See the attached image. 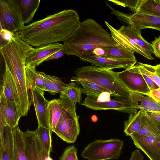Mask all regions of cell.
Instances as JSON below:
<instances>
[{
	"label": "cell",
	"instance_id": "1",
	"mask_svg": "<svg viewBox=\"0 0 160 160\" xmlns=\"http://www.w3.org/2000/svg\"><path fill=\"white\" fill-rule=\"evenodd\" d=\"M80 22L76 11L65 9L24 26L18 34L22 40L33 47L63 42Z\"/></svg>",
	"mask_w": 160,
	"mask_h": 160
},
{
	"label": "cell",
	"instance_id": "2",
	"mask_svg": "<svg viewBox=\"0 0 160 160\" xmlns=\"http://www.w3.org/2000/svg\"><path fill=\"white\" fill-rule=\"evenodd\" d=\"M65 54L79 57L82 53L101 47H112L118 44L112 36L92 18L80 22L63 42Z\"/></svg>",
	"mask_w": 160,
	"mask_h": 160
},
{
	"label": "cell",
	"instance_id": "3",
	"mask_svg": "<svg viewBox=\"0 0 160 160\" xmlns=\"http://www.w3.org/2000/svg\"><path fill=\"white\" fill-rule=\"evenodd\" d=\"M75 78L93 82L110 91L114 99L129 100V92L119 80L117 72L91 65L77 68Z\"/></svg>",
	"mask_w": 160,
	"mask_h": 160
},
{
	"label": "cell",
	"instance_id": "4",
	"mask_svg": "<svg viewBox=\"0 0 160 160\" xmlns=\"http://www.w3.org/2000/svg\"><path fill=\"white\" fill-rule=\"evenodd\" d=\"M104 22L110 31L112 38L118 44L146 59H154L152 56L153 49L152 45L142 37L141 30L131 25H122L117 29L107 21Z\"/></svg>",
	"mask_w": 160,
	"mask_h": 160
},
{
	"label": "cell",
	"instance_id": "5",
	"mask_svg": "<svg viewBox=\"0 0 160 160\" xmlns=\"http://www.w3.org/2000/svg\"><path fill=\"white\" fill-rule=\"evenodd\" d=\"M64 98L62 112L53 132L63 141L73 143L76 142L80 133L79 116L76 112V103L65 94Z\"/></svg>",
	"mask_w": 160,
	"mask_h": 160
},
{
	"label": "cell",
	"instance_id": "6",
	"mask_svg": "<svg viewBox=\"0 0 160 160\" xmlns=\"http://www.w3.org/2000/svg\"><path fill=\"white\" fill-rule=\"evenodd\" d=\"M123 144V141L118 138L96 139L85 147L81 156L88 160L117 159Z\"/></svg>",
	"mask_w": 160,
	"mask_h": 160
},
{
	"label": "cell",
	"instance_id": "7",
	"mask_svg": "<svg viewBox=\"0 0 160 160\" xmlns=\"http://www.w3.org/2000/svg\"><path fill=\"white\" fill-rule=\"evenodd\" d=\"M0 22L3 29L12 33L22 28L24 24L17 0H0Z\"/></svg>",
	"mask_w": 160,
	"mask_h": 160
},
{
	"label": "cell",
	"instance_id": "8",
	"mask_svg": "<svg viewBox=\"0 0 160 160\" xmlns=\"http://www.w3.org/2000/svg\"><path fill=\"white\" fill-rule=\"evenodd\" d=\"M111 96L100 98L87 95L81 104L94 110H114L129 114L137 111L130 101L126 100L111 99Z\"/></svg>",
	"mask_w": 160,
	"mask_h": 160
},
{
	"label": "cell",
	"instance_id": "9",
	"mask_svg": "<svg viewBox=\"0 0 160 160\" xmlns=\"http://www.w3.org/2000/svg\"><path fill=\"white\" fill-rule=\"evenodd\" d=\"M117 76L129 92L148 96L150 90L136 64L122 72H117Z\"/></svg>",
	"mask_w": 160,
	"mask_h": 160
},
{
	"label": "cell",
	"instance_id": "10",
	"mask_svg": "<svg viewBox=\"0 0 160 160\" xmlns=\"http://www.w3.org/2000/svg\"><path fill=\"white\" fill-rule=\"evenodd\" d=\"M79 58L84 62L91 63L92 65L101 68L112 70L116 68L125 69L134 66L137 60L113 59L97 56L92 52L82 53Z\"/></svg>",
	"mask_w": 160,
	"mask_h": 160
},
{
	"label": "cell",
	"instance_id": "11",
	"mask_svg": "<svg viewBox=\"0 0 160 160\" xmlns=\"http://www.w3.org/2000/svg\"><path fill=\"white\" fill-rule=\"evenodd\" d=\"M130 137L135 146L150 160H160V137L134 133Z\"/></svg>",
	"mask_w": 160,
	"mask_h": 160
},
{
	"label": "cell",
	"instance_id": "12",
	"mask_svg": "<svg viewBox=\"0 0 160 160\" xmlns=\"http://www.w3.org/2000/svg\"><path fill=\"white\" fill-rule=\"evenodd\" d=\"M64 49L63 45L59 42L36 47L29 51L25 65L36 68L52 54Z\"/></svg>",
	"mask_w": 160,
	"mask_h": 160
},
{
	"label": "cell",
	"instance_id": "13",
	"mask_svg": "<svg viewBox=\"0 0 160 160\" xmlns=\"http://www.w3.org/2000/svg\"><path fill=\"white\" fill-rule=\"evenodd\" d=\"M30 90L31 100L34 106L38 126L50 128L46 112L49 101L44 98V90L35 87Z\"/></svg>",
	"mask_w": 160,
	"mask_h": 160
},
{
	"label": "cell",
	"instance_id": "14",
	"mask_svg": "<svg viewBox=\"0 0 160 160\" xmlns=\"http://www.w3.org/2000/svg\"><path fill=\"white\" fill-rule=\"evenodd\" d=\"M128 25L140 30L149 28L160 30V16L139 11L128 15Z\"/></svg>",
	"mask_w": 160,
	"mask_h": 160
},
{
	"label": "cell",
	"instance_id": "15",
	"mask_svg": "<svg viewBox=\"0 0 160 160\" xmlns=\"http://www.w3.org/2000/svg\"><path fill=\"white\" fill-rule=\"evenodd\" d=\"M0 102L6 125L12 129L18 125L22 117L19 105L8 100L3 91L0 96Z\"/></svg>",
	"mask_w": 160,
	"mask_h": 160
},
{
	"label": "cell",
	"instance_id": "16",
	"mask_svg": "<svg viewBox=\"0 0 160 160\" xmlns=\"http://www.w3.org/2000/svg\"><path fill=\"white\" fill-rule=\"evenodd\" d=\"M65 102L64 94L60 93L58 99H53L49 102L46 112L49 128L53 132L63 111Z\"/></svg>",
	"mask_w": 160,
	"mask_h": 160
},
{
	"label": "cell",
	"instance_id": "17",
	"mask_svg": "<svg viewBox=\"0 0 160 160\" xmlns=\"http://www.w3.org/2000/svg\"><path fill=\"white\" fill-rule=\"evenodd\" d=\"M129 100L137 110L160 113V105L148 96L129 92Z\"/></svg>",
	"mask_w": 160,
	"mask_h": 160
},
{
	"label": "cell",
	"instance_id": "18",
	"mask_svg": "<svg viewBox=\"0 0 160 160\" xmlns=\"http://www.w3.org/2000/svg\"><path fill=\"white\" fill-rule=\"evenodd\" d=\"M13 138L12 160H26L22 132L17 125L11 129Z\"/></svg>",
	"mask_w": 160,
	"mask_h": 160
},
{
	"label": "cell",
	"instance_id": "19",
	"mask_svg": "<svg viewBox=\"0 0 160 160\" xmlns=\"http://www.w3.org/2000/svg\"><path fill=\"white\" fill-rule=\"evenodd\" d=\"M141 110V127L139 130L135 133L160 137V122L150 118L144 110Z\"/></svg>",
	"mask_w": 160,
	"mask_h": 160
},
{
	"label": "cell",
	"instance_id": "20",
	"mask_svg": "<svg viewBox=\"0 0 160 160\" xmlns=\"http://www.w3.org/2000/svg\"><path fill=\"white\" fill-rule=\"evenodd\" d=\"M2 76V91L4 95L9 101L19 104L16 86L11 71L6 64L5 71Z\"/></svg>",
	"mask_w": 160,
	"mask_h": 160
},
{
	"label": "cell",
	"instance_id": "21",
	"mask_svg": "<svg viewBox=\"0 0 160 160\" xmlns=\"http://www.w3.org/2000/svg\"><path fill=\"white\" fill-rule=\"evenodd\" d=\"M104 53L102 57L125 60H136L132 51L118 44L112 47H103Z\"/></svg>",
	"mask_w": 160,
	"mask_h": 160
},
{
	"label": "cell",
	"instance_id": "22",
	"mask_svg": "<svg viewBox=\"0 0 160 160\" xmlns=\"http://www.w3.org/2000/svg\"><path fill=\"white\" fill-rule=\"evenodd\" d=\"M40 1V0H17L24 24L28 23L32 20Z\"/></svg>",
	"mask_w": 160,
	"mask_h": 160
},
{
	"label": "cell",
	"instance_id": "23",
	"mask_svg": "<svg viewBox=\"0 0 160 160\" xmlns=\"http://www.w3.org/2000/svg\"><path fill=\"white\" fill-rule=\"evenodd\" d=\"M42 74L44 81L43 90L49 92L51 95L62 92L68 85L58 77L47 74L42 72Z\"/></svg>",
	"mask_w": 160,
	"mask_h": 160
},
{
	"label": "cell",
	"instance_id": "24",
	"mask_svg": "<svg viewBox=\"0 0 160 160\" xmlns=\"http://www.w3.org/2000/svg\"><path fill=\"white\" fill-rule=\"evenodd\" d=\"M26 78L28 88L29 90L33 87H35L43 90L44 81L42 72L38 71L36 68L25 66Z\"/></svg>",
	"mask_w": 160,
	"mask_h": 160
},
{
	"label": "cell",
	"instance_id": "25",
	"mask_svg": "<svg viewBox=\"0 0 160 160\" xmlns=\"http://www.w3.org/2000/svg\"><path fill=\"white\" fill-rule=\"evenodd\" d=\"M35 131H30L28 129L22 132L26 160H37V151Z\"/></svg>",
	"mask_w": 160,
	"mask_h": 160
},
{
	"label": "cell",
	"instance_id": "26",
	"mask_svg": "<svg viewBox=\"0 0 160 160\" xmlns=\"http://www.w3.org/2000/svg\"><path fill=\"white\" fill-rule=\"evenodd\" d=\"M73 79L78 83L82 86V93L87 95L98 97L103 93L109 92L112 94L111 92L95 83L84 79H79L73 77Z\"/></svg>",
	"mask_w": 160,
	"mask_h": 160
},
{
	"label": "cell",
	"instance_id": "27",
	"mask_svg": "<svg viewBox=\"0 0 160 160\" xmlns=\"http://www.w3.org/2000/svg\"><path fill=\"white\" fill-rule=\"evenodd\" d=\"M142 111H136L129 114L128 119L125 121L124 132L126 136H130L137 132L140 129Z\"/></svg>",
	"mask_w": 160,
	"mask_h": 160
},
{
	"label": "cell",
	"instance_id": "28",
	"mask_svg": "<svg viewBox=\"0 0 160 160\" xmlns=\"http://www.w3.org/2000/svg\"><path fill=\"white\" fill-rule=\"evenodd\" d=\"M140 72L151 79L160 87V64L153 66L138 62L136 64Z\"/></svg>",
	"mask_w": 160,
	"mask_h": 160
},
{
	"label": "cell",
	"instance_id": "29",
	"mask_svg": "<svg viewBox=\"0 0 160 160\" xmlns=\"http://www.w3.org/2000/svg\"><path fill=\"white\" fill-rule=\"evenodd\" d=\"M35 131L45 148L50 154L52 151V129L50 128L38 126Z\"/></svg>",
	"mask_w": 160,
	"mask_h": 160
},
{
	"label": "cell",
	"instance_id": "30",
	"mask_svg": "<svg viewBox=\"0 0 160 160\" xmlns=\"http://www.w3.org/2000/svg\"><path fill=\"white\" fill-rule=\"evenodd\" d=\"M4 147L2 160H12L13 152V138L11 129L5 127L4 132Z\"/></svg>",
	"mask_w": 160,
	"mask_h": 160
},
{
	"label": "cell",
	"instance_id": "31",
	"mask_svg": "<svg viewBox=\"0 0 160 160\" xmlns=\"http://www.w3.org/2000/svg\"><path fill=\"white\" fill-rule=\"evenodd\" d=\"M139 11L160 16V0H140Z\"/></svg>",
	"mask_w": 160,
	"mask_h": 160
},
{
	"label": "cell",
	"instance_id": "32",
	"mask_svg": "<svg viewBox=\"0 0 160 160\" xmlns=\"http://www.w3.org/2000/svg\"><path fill=\"white\" fill-rule=\"evenodd\" d=\"M62 92L73 102L81 104L82 89L75 82H72L68 83L67 87Z\"/></svg>",
	"mask_w": 160,
	"mask_h": 160
},
{
	"label": "cell",
	"instance_id": "33",
	"mask_svg": "<svg viewBox=\"0 0 160 160\" xmlns=\"http://www.w3.org/2000/svg\"><path fill=\"white\" fill-rule=\"evenodd\" d=\"M140 0H109L115 4L123 7H128L133 13L137 12Z\"/></svg>",
	"mask_w": 160,
	"mask_h": 160
},
{
	"label": "cell",
	"instance_id": "34",
	"mask_svg": "<svg viewBox=\"0 0 160 160\" xmlns=\"http://www.w3.org/2000/svg\"><path fill=\"white\" fill-rule=\"evenodd\" d=\"M77 149L73 145L65 148L59 160H78L77 155Z\"/></svg>",
	"mask_w": 160,
	"mask_h": 160
},
{
	"label": "cell",
	"instance_id": "35",
	"mask_svg": "<svg viewBox=\"0 0 160 160\" xmlns=\"http://www.w3.org/2000/svg\"><path fill=\"white\" fill-rule=\"evenodd\" d=\"M35 141L37 160H45L47 157L50 156V154L47 151L37 134Z\"/></svg>",
	"mask_w": 160,
	"mask_h": 160
},
{
	"label": "cell",
	"instance_id": "36",
	"mask_svg": "<svg viewBox=\"0 0 160 160\" xmlns=\"http://www.w3.org/2000/svg\"><path fill=\"white\" fill-rule=\"evenodd\" d=\"M7 126L6 123L4 118L0 102V142L2 149L4 147V132L5 127Z\"/></svg>",
	"mask_w": 160,
	"mask_h": 160
},
{
	"label": "cell",
	"instance_id": "37",
	"mask_svg": "<svg viewBox=\"0 0 160 160\" xmlns=\"http://www.w3.org/2000/svg\"><path fill=\"white\" fill-rule=\"evenodd\" d=\"M152 46L153 49V53L156 57L160 58V36L155 38V39L151 42Z\"/></svg>",
	"mask_w": 160,
	"mask_h": 160
},
{
	"label": "cell",
	"instance_id": "38",
	"mask_svg": "<svg viewBox=\"0 0 160 160\" xmlns=\"http://www.w3.org/2000/svg\"><path fill=\"white\" fill-rule=\"evenodd\" d=\"M148 96L157 103L160 104V88L156 89L150 90Z\"/></svg>",
	"mask_w": 160,
	"mask_h": 160
},
{
	"label": "cell",
	"instance_id": "39",
	"mask_svg": "<svg viewBox=\"0 0 160 160\" xmlns=\"http://www.w3.org/2000/svg\"><path fill=\"white\" fill-rule=\"evenodd\" d=\"M150 90L156 89L159 88L158 86L150 78L141 73Z\"/></svg>",
	"mask_w": 160,
	"mask_h": 160
},
{
	"label": "cell",
	"instance_id": "40",
	"mask_svg": "<svg viewBox=\"0 0 160 160\" xmlns=\"http://www.w3.org/2000/svg\"><path fill=\"white\" fill-rule=\"evenodd\" d=\"M65 54V51L64 49L61 50L48 57L45 61H48L60 58Z\"/></svg>",
	"mask_w": 160,
	"mask_h": 160
},
{
	"label": "cell",
	"instance_id": "41",
	"mask_svg": "<svg viewBox=\"0 0 160 160\" xmlns=\"http://www.w3.org/2000/svg\"><path fill=\"white\" fill-rule=\"evenodd\" d=\"M144 157L140 153L138 149L132 152L130 158L129 160H143Z\"/></svg>",
	"mask_w": 160,
	"mask_h": 160
},
{
	"label": "cell",
	"instance_id": "42",
	"mask_svg": "<svg viewBox=\"0 0 160 160\" xmlns=\"http://www.w3.org/2000/svg\"><path fill=\"white\" fill-rule=\"evenodd\" d=\"M13 33L5 29H2L1 32V35L5 41L9 42L12 38Z\"/></svg>",
	"mask_w": 160,
	"mask_h": 160
},
{
	"label": "cell",
	"instance_id": "43",
	"mask_svg": "<svg viewBox=\"0 0 160 160\" xmlns=\"http://www.w3.org/2000/svg\"><path fill=\"white\" fill-rule=\"evenodd\" d=\"M6 68V63L4 57L0 49V81L1 79V75L2 71H5Z\"/></svg>",
	"mask_w": 160,
	"mask_h": 160
},
{
	"label": "cell",
	"instance_id": "44",
	"mask_svg": "<svg viewBox=\"0 0 160 160\" xmlns=\"http://www.w3.org/2000/svg\"><path fill=\"white\" fill-rule=\"evenodd\" d=\"M144 111L146 114L149 117L160 122V113L152 111Z\"/></svg>",
	"mask_w": 160,
	"mask_h": 160
},
{
	"label": "cell",
	"instance_id": "45",
	"mask_svg": "<svg viewBox=\"0 0 160 160\" xmlns=\"http://www.w3.org/2000/svg\"><path fill=\"white\" fill-rule=\"evenodd\" d=\"M2 29V28L0 22V49L8 42L4 40L1 35V32Z\"/></svg>",
	"mask_w": 160,
	"mask_h": 160
},
{
	"label": "cell",
	"instance_id": "46",
	"mask_svg": "<svg viewBox=\"0 0 160 160\" xmlns=\"http://www.w3.org/2000/svg\"><path fill=\"white\" fill-rule=\"evenodd\" d=\"M3 149L0 142V160H2Z\"/></svg>",
	"mask_w": 160,
	"mask_h": 160
},
{
	"label": "cell",
	"instance_id": "47",
	"mask_svg": "<svg viewBox=\"0 0 160 160\" xmlns=\"http://www.w3.org/2000/svg\"><path fill=\"white\" fill-rule=\"evenodd\" d=\"M3 91L2 84V83L0 81V96Z\"/></svg>",
	"mask_w": 160,
	"mask_h": 160
},
{
	"label": "cell",
	"instance_id": "48",
	"mask_svg": "<svg viewBox=\"0 0 160 160\" xmlns=\"http://www.w3.org/2000/svg\"><path fill=\"white\" fill-rule=\"evenodd\" d=\"M45 160H53V159L50 156L47 157Z\"/></svg>",
	"mask_w": 160,
	"mask_h": 160
},
{
	"label": "cell",
	"instance_id": "49",
	"mask_svg": "<svg viewBox=\"0 0 160 160\" xmlns=\"http://www.w3.org/2000/svg\"></svg>",
	"mask_w": 160,
	"mask_h": 160
}]
</instances>
